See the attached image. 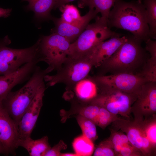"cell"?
<instances>
[{
    "label": "cell",
    "instance_id": "cell-1",
    "mask_svg": "<svg viewBox=\"0 0 156 156\" xmlns=\"http://www.w3.org/2000/svg\"><path fill=\"white\" fill-rule=\"evenodd\" d=\"M142 42L133 35L127 36L126 40L109 58L96 68V75L106 73H127L149 77L150 55L141 45Z\"/></svg>",
    "mask_w": 156,
    "mask_h": 156
},
{
    "label": "cell",
    "instance_id": "cell-2",
    "mask_svg": "<svg viewBox=\"0 0 156 156\" xmlns=\"http://www.w3.org/2000/svg\"><path fill=\"white\" fill-rule=\"evenodd\" d=\"M113 7L107 21L109 28L127 30L142 42L150 38L146 9L141 1L127 2L117 0Z\"/></svg>",
    "mask_w": 156,
    "mask_h": 156
},
{
    "label": "cell",
    "instance_id": "cell-3",
    "mask_svg": "<svg viewBox=\"0 0 156 156\" xmlns=\"http://www.w3.org/2000/svg\"><path fill=\"white\" fill-rule=\"evenodd\" d=\"M53 71L49 66L42 69L37 66L27 83L19 90L11 91L2 101L3 106L17 125L44 83L45 77Z\"/></svg>",
    "mask_w": 156,
    "mask_h": 156
},
{
    "label": "cell",
    "instance_id": "cell-4",
    "mask_svg": "<svg viewBox=\"0 0 156 156\" xmlns=\"http://www.w3.org/2000/svg\"><path fill=\"white\" fill-rule=\"evenodd\" d=\"M121 35L110 29L107 19L97 16L95 22L89 24L77 38L71 43L67 57L77 58L84 56L100 42Z\"/></svg>",
    "mask_w": 156,
    "mask_h": 156
},
{
    "label": "cell",
    "instance_id": "cell-5",
    "mask_svg": "<svg viewBox=\"0 0 156 156\" xmlns=\"http://www.w3.org/2000/svg\"><path fill=\"white\" fill-rule=\"evenodd\" d=\"M94 83L97 93L89 102L104 108L113 114L129 120L132 106L138 95L123 92L105 85Z\"/></svg>",
    "mask_w": 156,
    "mask_h": 156
},
{
    "label": "cell",
    "instance_id": "cell-6",
    "mask_svg": "<svg viewBox=\"0 0 156 156\" xmlns=\"http://www.w3.org/2000/svg\"><path fill=\"white\" fill-rule=\"evenodd\" d=\"M93 67L87 55L79 57H67L54 75H47L44 81L51 86L63 83L68 88H74L80 81L87 77Z\"/></svg>",
    "mask_w": 156,
    "mask_h": 156
},
{
    "label": "cell",
    "instance_id": "cell-7",
    "mask_svg": "<svg viewBox=\"0 0 156 156\" xmlns=\"http://www.w3.org/2000/svg\"><path fill=\"white\" fill-rule=\"evenodd\" d=\"M11 43L8 36L0 40V75L12 73L25 64L38 59L41 62L39 40L30 47L14 49L7 46Z\"/></svg>",
    "mask_w": 156,
    "mask_h": 156
},
{
    "label": "cell",
    "instance_id": "cell-8",
    "mask_svg": "<svg viewBox=\"0 0 156 156\" xmlns=\"http://www.w3.org/2000/svg\"><path fill=\"white\" fill-rule=\"evenodd\" d=\"M38 40L42 61L57 70L68 56L71 43L65 37L53 33L42 36Z\"/></svg>",
    "mask_w": 156,
    "mask_h": 156
},
{
    "label": "cell",
    "instance_id": "cell-9",
    "mask_svg": "<svg viewBox=\"0 0 156 156\" xmlns=\"http://www.w3.org/2000/svg\"><path fill=\"white\" fill-rule=\"evenodd\" d=\"M144 121L135 119L131 121L118 117L112 123L111 128L125 133L131 144L142 156H153L156 153V147L146 136Z\"/></svg>",
    "mask_w": 156,
    "mask_h": 156
},
{
    "label": "cell",
    "instance_id": "cell-10",
    "mask_svg": "<svg viewBox=\"0 0 156 156\" xmlns=\"http://www.w3.org/2000/svg\"><path fill=\"white\" fill-rule=\"evenodd\" d=\"M94 83L114 88L122 91L138 95L143 85L151 81L147 77L127 73L96 75L90 77Z\"/></svg>",
    "mask_w": 156,
    "mask_h": 156
},
{
    "label": "cell",
    "instance_id": "cell-11",
    "mask_svg": "<svg viewBox=\"0 0 156 156\" xmlns=\"http://www.w3.org/2000/svg\"><path fill=\"white\" fill-rule=\"evenodd\" d=\"M131 111L134 119L139 120H146L156 115V81H148L143 85Z\"/></svg>",
    "mask_w": 156,
    "mask_h": 156
},
{
    "label": "cell",
    "instance_id": "cell-12",
    "mask_svg": "<svg viewBox=\"0 0 156 156\" xmlns=\"http://www.w3.org/2000/svg\"><path fill=\"white\" fill-rule=\"evenodd\" d=\"M46 89L44 83L20 120L17 125L18 140L31 137L43 105V99Z\"/></svg>",
    "mask_w": 156,
    "mask_h": 156
},
{
    "label": "cell",
    "instance_id": "cell-13",
    "mask_svg": "<svg viewBox=\"0 0 156 156\" xmlns=\"http://www.w3.org/2000/svg\"><path fill=\"white\" fill-rule=\"evenodd\" d=\"M18 140L17 125L11 118L2 103H0V142L7 155L15 154Z\"/></svg>",
    "mask_w": 156,
    "mask_h": 156
},
{
    "label": "cell",
    "instance_id": "cell-14",
    "mask_svg": "<svg viewBox=\"0 0 156 156\" xmlns=\"http://www.w3.org/2000/svg\"><path fill=\"white\" fill-rule=\"evenodd\" d=\"M38 63L34 60L25 64L12 73L0 75V103L15 86L29 79Z\"/></svg>",
    "mask_w": 156,
    "mask_h": 156
},
{
    "label": "cell",
    "instance_id": "cell-15",
    "mask_svg": "<svg viewBox=\"0 0 156 156\" xmlns=\"http://www.w3.org/2000/svg\"><path fill=\"white\" fill-rule=\"evenodd\" d=\"M114 36L100 42L86 54L93 66L96 68L109 58L126 40L127 36Z\"/></svg>",
    "mask_w": 156,
    "mask_h": 156
},
{
    "label": "cell",
    "instance_id": "cell-16",
    "mask_svg": "<svg viewBox=\"0 0 156 156\" xmlns=\"http://www.w3.org/2000/svg\"><path fill=\"white\" fill-rule=\"evenodd\" d=\"M92 19H88L80 24H71L63 22L60 18L53 17L52 20L54 22L55 27L51 29V32L65 37L72 43L85 30Z\"/></svg>",
    "mask_w": 156,
    "mask_h": 156
},
{
    "label": "cell",
    "instance_id": "cell-17",
    "mask_svg": "<svg viewBox=\"0 0 156 156\" xmlns=\"http://www.w3.org/2000/svg\"><path fill=\"white\" fill-rule=\"evenodd\" d=\"M89 8L88 12L81 16L76 7L73 5L66 4L59 8L62 13L60 18L63 22L71 24H80L88 19H92L96 17L98 13L94 8Z\"/></svg>",
    "mask_w": 156,
    "mask_h": 156
},
{
    "label": "cell",
    "instance_id": "cell-18",
    "mask_svg": "<svg viewBox=\"0 0 156 156\" xmlns=\"http://www.w3.org/2000/svg\"><path fill=\"white\" fill-rule=\"evenodd\" d=\"M17 146L18 147L21 146L25 148L30 156H44L51 148L47 136L35 140L31 137L18 140Z\"/></svg>",
    "mask_w": 156,
    "mask_h": 156
},
{
    "label": "cell",
    "instance_id": "cell-19",
    "mask_svg": "<svg viewBox=\"0 0 156 156\" xmlns=\"http://www.w3.org/2000/svg\"><path fill=\"white\" fill-rule=\"evenodd\" d=\"M27 1L28 4L25 6L27 11H31L34 13L35 19L40 21L52 20L51 11L54 8V0H22Z\"/></svg>",
    "mask_w": 156,
    "mask_h": 156
},
{
    "label": "cell",
    "instance_id": "cell-20",
    "mask_svg": "<svg viewBox=\"0 0 156 156\" xmlns=\"http://www.w3.org/2000/svg\"><path fill=\"white\" fill-rule=\"evenodd\" d=\"M117 0H81L78 2L79 7L83 8L88 6L94 8L98 13H100L101 17L107 20L112 7Z\"/></svg>",
    "mask_w": 156,
    "mask_h": 156
},
{
    "label": "cell",
    "instance_id": "cell-21",
    "mask_svg": "<svg viewBox=\"0 0 156 156\" xmlns=\"http://www.w3.org/2000/svg\"><path fill=\"white\" fill-rule=\"evenodd\" d=\"M73 146L77 156H91L94 150L93 142L83 134L74 139Z\"/></svg>",
    "mask_w": 156,
    "mask_h": 156
},
{
    "label": "cell",
    "instance_id": "cell-22",
    "mask_svg": "<svg viewBox=\"0 0 156 156\" xmlns=\"http://www.w3.org/2000/svg\"><path fill=\"white\" fill-rule=\"evenodd\" d=\"M110 130V136L106 140L114 150L115 156H118L123 147L131 144L127 136L123 132L112 128Z\"/></svg>",
    "mask_w": 156,
    "mask_h": 156
},
{
    "label": "cell",
    "instance_id": "cell-23",
    "mask_svg": "<svg viewBox=\"0 0 156 156\" xmlns=\"http://www.w3.org/2000/svg\"><path fill=\"white\" fill-rule=\"evenodd\" d=\"M146 10L150 38H156V0H144L143 3Z\"/></svg>",
    "mask_w": 156,
    "mask_h": 156
},
{
    "label": "cell",
    "instance_id": "cell-24",
    "mask_svg": "<svg viewBox=\"0 0 156 156\" xmlns=\"http://www.w3.org/2000/svg\"><path fill=\"white\" fill-rule=\"evenodd\" d=\"M83 135L92 142L97 138L96 125L92 120L79 115L76 117Z\"/></svg>",
    "mask_w": 156,
    "mask_h": 156
},
{
    "label": "cell",
    "instance_id": "cell-25",
    "mask_svg": "<svg viewBox=\"0 0 156 156\" xmlns=\"http://www.w3.org/2000/svg\"><path fill=\"white\" fill-rule=\"evenodd\" d=\"M119 117L104 108L100 107L96 125L103 129L113 122Z\"/></svg>",
    "mask_w": 156,
    "mask_h": 156
},
{
    "label": "cell",
    "instance_id": "cell-26",
    "mask_svg": "<svg viewBox=\"0 0 156 156\" xmlns=\"http://www.w3.org/2000/svg\"><path fill=\"white\" fill-rule=\"evenodd\" d=\"M144 125L146 136L151 143L156 147V116L154 115L144 120Z\"/></svg>",
    "mask_w": 156,
    "mask_h": 156
},
{
    "label": "cell",
    "instance_id": "cell-27",
    "mask_svg": "<svg viewBox=\"0 0 156 156\" xmlns=\"http://www.w3.org/2000/svg\"><path fill=\"white\" fill-rule=\"evenodd\" d=\"M100 107L97 105L89 103V105L80 109L78 115L92 120L96 125Z\"/></svg>",
    "mask_w": 156,
    "mask_h": 156
},
{
    "label": "cell",
    "instance_id": "cell-28",
    "mask_svg": "<svg viewBox=\"0 0 156 156\" xmlns=\"http://www.w3.org/2000/svg\"><path fill=\"white\" fill-rule=\"evenodd\" d=\"M94 156H114L115 153L107 140L101 142L94 151Z\"/></svg>",
    "mask_w": 156,
    "mask_h": 156
},
{
    "label": "cell",
    "instance_id": "cell-29",
    "mask_svg": "<svg viewBox=\"0 0 156 156\" xmlns=\"http://www.w3.org/2000/svg\"><path fill=\"white\" fill-rule=\"evenodd\" d=\"M145 49L150 55L149 63L150 66L153 69L156 68V41L148 39L145 42Z\"/></svg>",
    "mask_w": 156,
    "mask_h": 156
},
{
    "label": "cell",
    "instance_id": "cell-30",
    "mask_svg": "<svg viewBox=\"0 0 156 156\" xmlns=\"http://www.w3.org/2000/svg\"><path fill=\"white\" fill-rule=\"evenodd\" d=\"M67 148V145L62 140L55 145L47 152L44 156H60L61 151Z\"/></svg>",
    "mask_w": 156,
    "mask_h": 156
},
{
    "label": "cell",
    "instance_id": "cell-31",
    "mask_svg": "<svg viewBox=\"0 0 156 156\" xmlns=\"http://www.w3.org/2000/svg\"><path fill=\"white\" fill-rule=\"evenodd\" d=\"M75 0H54V6L53 9L59 8L62 5Z\"/></svg>",
    "mask_w": 156,
    "mask_h": 156
},
{
    "label": "cell",
    "instance_id": "cell-32",
    "mask_svg": "<svg viewBox=\"0 0 156 156\" xmlns=\"http://www.w3.org/2000/svg\"><path fill=\"white\" fill-rule=\"evenodd\" d=\"M12 9H4L0 7V17L6 18L10 15Z\"/></svg>",
    "mask_w": 156,
    "mask_h": 156
},
{
    "label": "cell",
    "instance_id": "cell-33",
    "mask_svg": "<svg viewBox=\"0 0 156 156\" xmlns=\"http://www.w3.org/2000/svg\"><path fill=\"white\" fill-rule=\"evenodd\" d=\"M0 154L7 155L6 151L2 143L0 142Z\"/></svg>",
    "mask_w": 156,
    "mask_h": 156
},
{
    "label": "cell",
    "instance_id": "cell-34",
    "mask_svg": "<svg viewBox=\"0 0 156 156\" xmlns=\"http://www.w3.org/2000/svg\"><path fill=\"white\" fill-rule=\"evenodd\" d=\"M60 156H77V155L75 153H61Z\"/></svg>",
    "mask_w": 156,
    "mask_h": 156
}]
</instances>
